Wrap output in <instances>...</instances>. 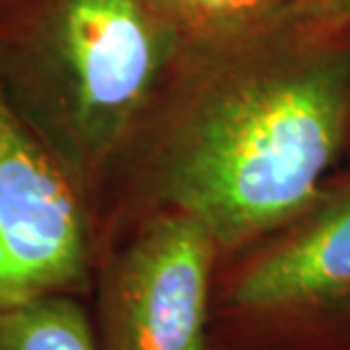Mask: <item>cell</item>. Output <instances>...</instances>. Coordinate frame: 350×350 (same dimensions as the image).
Returning a JSON list of instances; mask_svg holds the SVG:
<instances>
[{"instance_id": "6da1fadb", "label": "cell", "mask_w": 350, "mask_h": 350, "mask_svg": "<svg viewBox=\"0 0 350 350\" xmlns=\"http://www.w3.org/2000/svg\"><path fill=\"white\" fill-rule=\"evenodd\" d=\"M348 152L350 37L314 30L286 10L187 44L98 205V257L159 209L193 216L230 255L312 200Z\"/></svg>"}, {"instance_id": "7a4b0ae2", "label": "cell", "mask_w": 350, "mask_h": 350, "mask_svg": "<svg viewBox=\"0 0 350 350\" xmlns=\"http://www.w3.org/2000/svg\"><path fill=\"white\" fill-rule=\"evenodd\" d=\"M185 51L155 0H0V85L94 216Z\"/></svg>"}, {"instance_id": "3957f363", "label": "cell", "mask_w": 350, "mask_h": 350, "mask_svg": "<svg viewBox=\"0 0 350 350\" xmlns=\"http://www.w3.org/2000/svg\"><path fill=\"white\" fill-rule=\"evenodd\" d=\"M219 350H350V175L223 255L214 289Z\"/></svg>"}, {"instance_id": "277c9868", "label": "cell", "mask_w": 350, "mask_h": 350, "mask_svg": "<svg viewBox=\"0 0 350 350\" xmlns=\"http://www.w3.org/2000/svg\"><path fill=\"white\" fill-rule=\"evenodd\" d=\"M223 250L193 216L132 221L98 257L89 317L96 350H219L214 289Z\"/></svg>"}, {"instance_id": "5b68a950", "label": "cell", "mask_w": 350, "mask_h": 350, "mask_svg": "<svg viewBox=\"0 0 350 350\" xmlns=\"http://www.w3.org/2000/svg\"><path fill=\"white\" fill-rule=\"evenodd\" d=\"M96 266L94 209L0 85V314L48 296L89 300Z\"/></svg>"}, {"instance_id": "8992f818", "label": "cell", "mask_w": 350, "mask_h": 350, "mask_svg": "<svg viewBox=\"0 0 350 350\" xmlns=\"http://www.w3.org/2000/svg\"><path fill=\"white\" fill-rule=\"evenodd\" d=\"M0 350H96L89 303L48 296L0 314Z\"/></svg>"}, {"instance_id": "52a82bcc", "label": "cell", "mask_w": 350, "mask_h": 350, "mask_svg": "<svg viewBox=\"0 0 350 350\" xmlns=\"http://www.w3.org/2000/svg\"><path fill=\"white\" fill-rule=\"evenodd\" d=\"M187 44L228 37L286 12L296 0H155Z\"/></svg>"}, {"instance_id": "ba28073f", "label": "cell", "mask_w": 350, "mask_h": 350, "mask_svg": "<svg viewBox=\"0 0 350 350\" xmlns=\"http://www.w3.org/2000/svg\"><path fill=\"white\" fill-rule=\"evenodd\" d=\"M289 12L319 32L350 37V0H296Z\"/></svg>"}, {"instance_id": "9c48e42d", "label": "cell", "mask_w": 350, "mask_h": 350, "mask_svg": "<svg viewBox=\"0 0 350 350\" xmlns=\"http://www.w3.org/2000/svg\"><path fill=\"white\" fill-rule=\"evenodd\" d=\"M339 173H348L350 175V152H348V157H346V164L341 166V171Z\"/></svg>"}]
</instances>
